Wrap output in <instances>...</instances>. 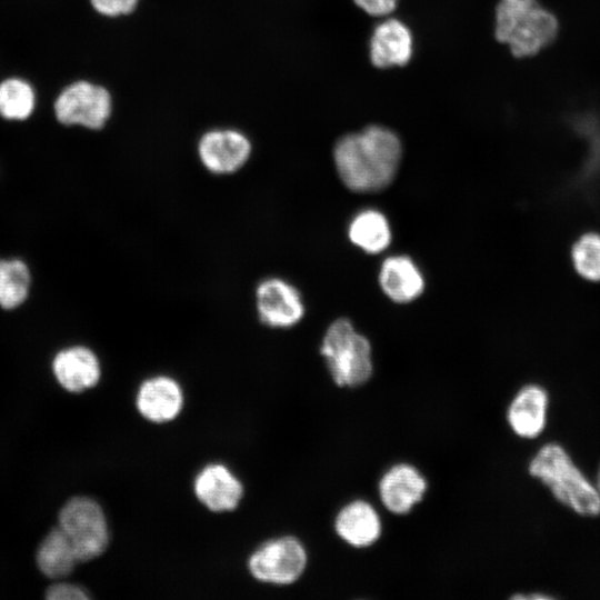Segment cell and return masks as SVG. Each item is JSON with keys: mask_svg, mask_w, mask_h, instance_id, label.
I'll use <instances>...</instances> for the list:
<instances>
[{"mask_svg": "<svg viewBox=\"0 0 600 600\" xmlns=\"http://www.w3.org/2000/svg\"><path fill=\"white\" fill-rule=\"evenodd\" d=\"M48 600H88L90 594L80 584L57 580L50 584L44 593Z\"/></svg>", "mask_w": 600, "mask_h": 600, "instance_id": "cell-23", "label": "cell"}, {"mask_svg": "<svg viewBox=\"0 0 600 600\" xmlns=\"http://www.w3.org/2000/svg\"><path fill=\"white\" fill-rule=\"evenodd\" d=\"M513 598L514 599H550L552 597L542 594V593H537V594H530V596L514 594Z\"/></svg>", "mask_w": 600, "mask_h": 600, "instance_id": "cell-26", "label": "cell"}, {"mask_svg": "<svg viewBox=\"0 0 600 600\" xmlns=\"http://www.w3.org/2000/svg\"><path fill=\"white\" fill-rule=\"evenodd\" d=\"M402 157L399 136L382 124H369L338 139L333 160L342 182L353 191L386 188L397 174Z\"/></svg>", "mask_w": 600, "mask_h": 600, "instance_id": "cell-1", "label": "cell"}, {"mask_svg": "<svg viewBox=\"0 0 600 600\" xmlns=\"http://www.w3.org/2000/svg\"><path fill=\"white\" fill-rule=\"evenodd\" d=\"M597 488L598 490L600 491V466H599V470H598V476H597Z\"/></svg>", "mask_w": 600, "mask_h": 600, "instance_id": "cell-27", "label": "cell"}, {"mask_svg": "<svg viewBox=\"0 0 600 600\" xmlns=\"http://www.w3.org/2000/svg\"><path fill=\"white\" fill-rule=\"evenodd\" d=\"M197 500L209 511L222 513L237 509L244 496L238 476L226 464L211 462L203 466L192 483Z\"/></svg>", "mask_w": 600, "mask_h": 600, "instance_id": "cell-10", "label": "cell"}, {"mask_svg": "<svg viewBox=\"0 0 600 600\" xmlns=\"http://www.w3.org/2000/svg\"><path fill=\"white\" fill-rule=\"evenodd\" d=\"M134 406L147 421L161 424L176 420L184 406V392L172 377L157 374L144 379L138 387Z\"/></svg>", "mask_w": 600, "mask_h": 600, "instance_id": "cell-12", "label": "cell"}, {"mask_svg": "<svg viewBox=\"0 0 600 600\" xmlns=\"http://www.w3.org/2000/svg\"><path fill=\"white\" fill-rule=\"evenodd\" d=\"M91 7L101 16L116 18L132 12L139 0H89Z\"/></svg>", "mask_w": 600, "mask_h": 600, "instance_id": "cell-24", "label": "cell"}, {"mask_svg": "<svg viewBox=\"0 0 600 600\" xmlns=\"http://www.w3.org/2000/svg\"><path fill=\"white\" fill-rule=\"evenodd\" d=\"M364 13L384 18L390 16L398 7L400 0H352Z\"/></svg>", "mask_w": 600, "mask_h": 600, "instance_id": "cell-25", "label": "cell"}, {"mask_svg": "<svg viewBox=\"0 0 600 600\" xmlns=\"http://www.w3.org/2000/svg\"><path fill=\"white\" fill-rule=\"evenodd\" d=\"M58 527L69 539L78 562L102 556L110 542V529L102 506L92 497L73 496L58 512Z\"/></svg>", "mask_w": 600, "mask_h": 600, "instance_id": "cell-5", "label": "cell"}, {"mask_svg": "<svg viewBox=\"0 0 600 600\" xmlns=\"http://www.w3.org/2000/svg\"><path fill=\"white\" fill-rule=\"evenodd\" d=\"M34 559L39 571L52 580L69 577L79 563L69 539L58 526L41 539Z\"/></svg>", "mask_w": 600, "mask_h": 600, "instance_id": "cell-18", "label": "cell"}, {"mask_svg": "<svg viewBox=\"0 0 600 600\" xmlns=\"http://www.w3.org/2000/svg\"><path fill=\"white\" fill-rule=\"evenodd\" d=\"M348 234L353 244L369 253L384 250L391 240L387 218L378 210L360 211L350 222Z\"/></svg>", "mask_w": 600, "mask_h": 600, "instance_id": "cell-21", "label": "cell"}, {"mask_svg": "<svg viewBox=\"0 0 600 600\" xmlns=\"http://www.w3.org/2000/svg\"><path fill=\"white\" fill-rule=\"evenodd\" d=\"M51 371L63 390L82 393L99 383L102 368L98 354L91 348L77 343L66 346L54 353Z\"/></svg>", "mask_w": 600, "mask_h": 600, "instance_id": "cell-11", "label": "cell"}, {"mask_svg": "<svg viewBox=\"0 0 600 600\" xmlns=\"http://www.w3.org/2000/svg\"><path fill=\"white\" fill-rule=\"evenodd\" d=\"M379 282L390 299L401 303L418 298L424 288L420 270L407 256L387 258L379 272Z\"/></svg>", "mask_w": 600, "mask_h": 600, "instance_id": "cell-17", "label": "cell"}, {"mask_svg": "<svg viewBox=\"0 0 600 600\" xmlns=\"http://www.w3.org/2000/svg\"><path fill=\"white\" fill-rule=\"evenodd\" d=\"M320 353L332 381L338 387H360L372 377L371 344L348 319H337L329 326L322 339Z\"/></svg>", "mask_w": 600, "mask_h": 600, "instance_id": "cell-4", "label": "cell"}, {"mask_svg": "<svg viewBox=\"0 0 600 600\" xmlns=\"http://www.w3.org/2000/svg\"><path fill=\"white\" fill-rule=\"evenodd\" d=\"M428 490L423 473L409 462L389 467L378 481V496L382 506L392 514H408L422 501Z\"/></svg>", "mask_w": 600, "mask_h": 600, "instance_id": "cell-9", "label": "cell"}, {"mask_svg": "<svg viewBox=\"0 0 600 600\" xmlns=\"http://www.w3.org/2000/svg\"><path fill=\"white\" fill-rule=\"evenodd\" d=\"M251 143L240 131L218 129L204 133L198 144L199 158L216 174L238 171L249 159Z\"/></svg>", "mask_w": 600, "mask_h": 600, "instance_id": "cell-14", "label": "cell"}, {"mask_svg": "<svg viewBox=\"0 0 600 600\" xmlns=\"http://www.w3.org/2000/svg\"><path fill=\"white\" fill-rule=\"evenodd\" d=\"M528 471L571 511L583 517L600 514V491L562 446L556 442L543 444L531 458Z\"/></svg>", "mask_w": 600, "mask_h": 600, "instance_id": "cell-3", "label": "cell"}, {"mask_svg": "<svg viewBox=\"0 0 600 600\" xmlns=\"http://www.w3.org/2000/svg\"><path fill=\"white\" fill-rule=\"evenodd\" d=\"M549 396L538 384H526L511 399L507 422L512 432L522 439H534L544 430Z\"/></svg>", "mask_w": 600, "mask_h": 600, "instance_id": "cell-16", "label": "cell"}, {"mask_svg": "<svg viewBox=\"0 0 600 600\" xmlns=\"http://www.w3.org/2000/svg\"><path fill=\"white\" fill-rule=\"evenodd\" d=\"M337 536L353 548L373 546L382 534V521L367 500L354 499L342 506L333 520Z\"/></svg>", "mask_w": 600, "mask_h": 600, "instance_id": "cell-15", "label": "cell"}, {"mask_svg": "<svg viewBox=\"0 0 600 600\" xmlns=\"http://www.w3.org/2000/svg\"><path fill=\"white\" fill-rule=\"evenodd\" d=\"M37 91L23 77L10 76L0 81V118L10 122L30 119L37 109Z\"/></svg>", "mask_w": 600, "mask_h": 600, "instance_id": "cell-20", "label": "cell"}, {"mask_svg": "<svg viewBox=\"0 0 600 600\" xmlns=\"http://www.w3.org/2000/svg\"><path fill=\"white\" fill-rule=\"evenodd\" d=\"M414 50V39L409 26L393 17L379 21L369 38L368 54L378 69L407 66Z\"/></svg>", "mask_w": 600, "mask_h": 600, "instance_id": "cell-13", "label": "cell"}, {"mask_svg": "<svg viewBox=\"0 0 600 600\" xmlns=\"http://www.w3.org/2000/svg\"><path fill=\"white\" fill-rule=\"evenodd\" d=\"M557 16L538 0H499L494 10L493 34L514 58H530L548 48L558 37Z\"/></svg>", "mask_w": 600, "mask_h": 600, "instance_id": "cell-2", "label": "cell"}, {"mask_svg": "<svg viewBox=\"0 0 600 600\" xmlns=\"http://www.w3.org/2000/svg\"><path fill=\"white\" fill-rule=\"evenodd\" d=\"M576 270L586 279L600 280V236L587 233L572 248Z\"/></svg>", "mask_w": 600, "mask_h": 600, "instance_id": "cell-22", "label": "cell"}, {"mask_svg": "<svg viewBox=\"0 0 600 600\" xmlns=\"http://www.w3.org/2000/svg\"><path fill=\"white\" fill-rule=\"evenodd\" d=\"M308 566V552L300 539L281 536L259 544L249 556V573L259 582L288 586L298 581Z\"/></svg>", "mask_w": 600, "mask_h": 600, "instance_id": "cell-6", "label": "cell"}, {"mask_svg": "<svg viewBox=\"0 0 600 600\" xmlns=\"http://www.w3.org/2000/svg\"><path fill=\"white\" fill-rule=\"evenodd\" d=\"M112 112V98L103 86L79 79L64 86L53 101V113L64 127L102 129Z\"/></svg>", "mask_w": 600, "mask_h": 600, "instance_id": "cell-7", "label": "cell"}, {"mask_svg": "<svg viewBox=\"0 0 600 600\" xmlns=\"http://www.w3.org/2000/svg\"><path fill=\"white\" fill-rule=\"evenodd\" d=\"M256 301L261 322L271 328H291L299 323L304 314L300 292L280 278L261 281L256 290Z\"/></svg>", "mask_w": 600, "mask_h": 600, "instance_id": "cell-8", "label": "cell"}, {"mask_svg": "<svg viewBox=\"0 0 600 600\" xmlns=\"http://www.w3.org/2000/svg\"><path fill=\"white\" fill-rule=\"evenodd\" d=\"M32 273L27 261L19 257H0V309L13 311L30 297Z\"/></svg>", "mask_w": 600, "mask_h": 600, "instance_id": "cell-19", "label": "cell"}]
</instances>
